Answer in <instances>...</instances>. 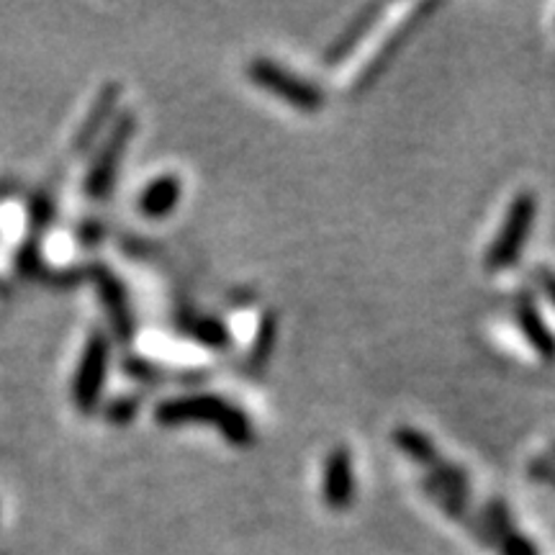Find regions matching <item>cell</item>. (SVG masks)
<instances>
[{
    "label": "cell",
    "instance_id": "1",
    "mask_svg": "<svg viewBox=\"0 0 555 555\" xmlns=\"http://www.w3.org/2000/svg\"><path fill=\"white\" fill-rule=\"evenodd\" d=\"M157 425H214L229 446L247 448L255 440V425L245 409H240L217 393H185L163 401L155 409Z\"/></svg>",
    "mask_w": 555,
    "mask_h": 555
},
{
    "label": "cell",
    "instance_id": "2",
    "mask_svg": "<svg viewBox=\"0 0 555 555\" xmlns=\"http://www.w3.org/2000/svg\"><path fill=\"white\" fill-rule=\"evenodd\" d=\"M538 219V196L530 191L517 193L512 198L509 208H506V217L499 227V234L491 240L489 249H486L483 268L489 273H502V270L512 268L515 262L522 258V249L530 240L532 227H535Z\"/></svg>",
    "mask_w": 555,
    "mask_h": 555
},
{
    "label": "cell",
    "instance_id": "3",
    "mask_svg": "<svg viewBox=\"0 0 555 555\" xmlns=\"http://www.w3.org/2000/svg\"><path fill=\"white\" fill-rule=\"evenodd\" d=\"M247 78L253 86H258L266 93L275 95V99L286 101L291 108L301 111V114H319L324 108V90L294 69L278 65L270 57H255L247 65Z\"/></svg>",
    "mask_w": 555,
    "mask_h": 555
},
{
    "label": "cell",
    "instance_id": "4",
    "mask_svg": "<svg viewBox=\"0 0 555 555\" xmlns=\"http://www.w3.org/2000/svg\"><path fill=\"white\" fill-rule=\"evenodd\" d=\"M134 131H137V116L131 114V111H124V114L116 116V121L111 124L108 134L103 139L99 152H95L93 165H90L88 170V178H86L88 198L101 201L111 196L116 176H119V163L121 157L127 155Z\"/></svg>",
    "mask_w": 555,
    "mask_h": 555
},
{
    "label": "cell",
    "instance_id": "5",
    "mask_svg": "<svg viewBox=\"0 0 555 555\" xmlns=\"http://www.w3.org/2000/svg\"><path fill=\"white\" fill-rule=\"evenodd\" d=\"M393 442L406 457H412L414 463H420L422 468L429 470V481L440 486V489L450 491L455 496L468 494V476L457 463H450L440 455V450L425 433H420L416 427H397L393 429Z\"/></svg>",
    "mask_w": 555,
    "mask_h": 555
},
{
    "label": "cell",
    "instance_id": "6",
    "mask_svg": "<svg viewBox=\"0 0 555 555\" xmlns=\"http://www.w3.org/2000/svg\"><path fill=\"white\" fill-rule=\"evenodd\" d=\"M108 360H111V345L103 332H93L88 337L86 350H82L78 373L73 380V397L75 404L82 414H90L99 406L103 386H106L108 376Z\"/></svg>",
    "mask_w": 555,
    "mask_h": 555
},
{
    "label": "cell",
    "instance_id": "7",
    "mask_svg": "<svg viewBox=\"0 0 555 555\" xmlns=\"http://www.w3.org/2000/svg\"><path fill=\"white\" fill-rule=\"evenodd\" d=\"M322 499L332 509H347L356 502V461L347 446L332 448L324 457Z\"/></svg>",
    "mask_w": 555,
    "mask_h": 555
},
{
    "label": "cell",
    "instance_id": "8",
    "mask_svg": "<svg viewBox=\"0 0 555 555\" xmlns=\"http://www.w3.org/2000/svg\"><path fill=\"white\" fill-rule=\"evenodd\" d=\"M90 275H93L103 307L108 311L111 330H114V335L119 337L121 343H129L137 332V322H134V314H131L127 288H124V283L111 273L106 266H93Z\"/></svg>",
    "mask_w": 555,
    "mask_h": 555
},
{
    "label": "cell",
    "instance_id": "9",
    "mask_svg": "<svg viewBox=\"0 0 555 555\" xmlns=\"http://www.w3.org/2000/svg\"><path fill=\"white\" fill-rule=\"evenodd\" d=\"M515 322L527 345L532 347V352L543 363H555V335L547 327L543 311H540L535 296L530 291H519L515 298Z\"/></svg>",
    "mask_w": 555,
    "mask_h": 555
},
{
    "label": "cell",
    "instance_id": "10",
    "mask_svg": "<svg viewBox=\"0 0 555 555\" xmlns=\"http://www.w3.org/2000/svg\"><path fill=\"white\" fill-rule=\"evenodd\" d=\"M183 196V183L178 176H159L144 185L137 198V211L147 219H165L176 211Z\"/></svg>",
    "mask_w": 555,
    "mask_h": 555
},
{
    "label": "cell",
    "instance_id": "11",
    "mask_svg": "<svg viewBox=\"0 0 555 555\" xmlns=\"http://www.w3.org/2000/svg\"><path fill=\"white\" fill-rule=\"evenodd\" d=\"M384 13V5H365L363 11L358 13V16L350 18V24L345 26L343 31H339V37L332 41L327 47V52H324V67H337L339 62H345L350 57V52H356V47L363 41V37L367 31L373 29V24H376V18Z\"/></svg>",
    "mask_w": 555,
    "mask_h": 555
},
{
    "label": "cell",
    "instance_id": "12",
    "mask_svg": "<svg viewBox=\"0 0 555 555\" xmlns=\"http://www.w3.org/2000/svg\"><path fill=\"white\" fill-rule=\"evenodd\" d=\"M119 86L116 82H108L106 88H101L99 99H95L93 108L88 111L86 121L80 124V131L78 137H75V150L82 152L88 150L90 144L95 142V139L101 137V131L111 127V121H114V114H116V103H119Z\"/></svg>",
    "mask_w": 555,
    "mask_h": 555
},
{
    "label": "cell",
    "instance_id": "13",
    "mask_svg": "<svg viewBox=\"0 0 555 555\" xmlns=\"http://www.w3.org/2000/svg\"><path fill=\"white\" fill-rule=\"evenodd\" d=\"M429 11H435V5H420V9H416L414 16L409 18L404 26H399V29L393 31V37L388 39L384 47H380V50L376 52V57H373L371 65H367V67L363 69V75H360V78H358V88L371 86V82L376 80L380 73H384L386 65H388V60H391L393 54H397L399 47L404 44V39L409 37V31H414V26L420 24V16H425V13H429Z\"/></svg>",
    "mask_w": 555,
    "mask_h": 555
},
{
    "label": "cell",
    "instance_id": "14",
    "mask_svg": "<svg viewBox=\"0 0 555 555\" xmlns=\"http://www.w3.org/2000/svg\"><path fill=\"white\" fill-rule=\"evenodd\" d=\"M183 332L196 339L198 345L211 347V350H224V347L232 345V335L217 317H193L189 322H183Z\"/></svg>",
    "mask_w": 555,
    "mask_h": 555
},
{
    "label": "cell",
    "instance_id": "15",
    "mask_svg": "<svg viewBox=\"0 0 555 555\" xmlns=\"http://www.w3.org/2000/svg\"><path fill=\"white\" fill-rule=\"evenodd\" d=\"M275 337H278L275 314H266V317L260 319L258 335H255V339H253V350H249V356H247V365L253 367V371H260V367L268 363L270 352H273Z\"/></svg>",
    "mask_w": 555,
    "mask_h": 555
},
{
    "label": "cell",
    "instance_id": "16",
    "mask_svg": "<svg viewBox=\"0 0 555 555\" xmlns=\"http://www.w3.org/2000/svg\"><path fill=\"white\" fill-rule=\"evenodd\" d=\"M139 412V399L137 397H119L106 406V420L114 425H129Z\"/></svg>",
    "mask_w": 555,
    "mask_h": 555
},
{
    "label": "cell",
    "instance_id": "17",
    "mask_svg": "<svg viewBox=\"0 0 555 555\" xmlns=\"http://www.w3.org/2000/svg\"><path fill=\"white\" fill-rule=\"evenodd\" d=\"M504 553L506 555H538V547L530 540L517 535V532H506L504 535Z\"/></svg>",
    "mask_w": 555,
    "mask_h": 555
},
{
    "label": "cell",
    "instance_id": "18",
    "mask_svg": "<svg viewBox=\"0 0 555 555\" xmlns=\"http://www.w3.org/2000/svg\"><path fill=\"white\" fill-rule=\"evenodd\" d=\"M535 283H538V288L543 291L545 298L553 304V309H555V270L547 268V266H540L535 270Z\"/></svg>",
    "mask_w": 555,
    "mask_h": 555
},
{
    "label": "cell",
    "instance_id": "19",
    "mask_svg": "<svg viewBox=\"0 0 555 555\" xmlns=\"http://www.w3.org/2000/svg\"><path fill=\"white\" fill-rule=\"evenodd\" d=\"M553 461H555V442H553Z\"/></svg>",
    "mask_w": 555,
    "mask_h": 555
}]
</instances>
